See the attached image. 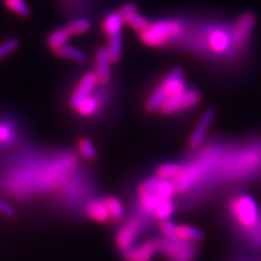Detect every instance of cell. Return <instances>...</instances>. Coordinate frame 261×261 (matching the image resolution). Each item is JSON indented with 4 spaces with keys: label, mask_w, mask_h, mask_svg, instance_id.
<instances>
[{
    "label": "cell",
    "mask_w": 261,
    "mask_h": 261,
    "mask_svg": "<svg viewBox=\"0 0 261 261\" xmlns=\"http://www.w3.org/2000/svg\"><path fill=\"white\" fill-rule=\"evenodd\" d=\"M182 32L180 22L174 19H163L150 23L149 28L140 33V39L144 44L151 47H161L179 37Z\"/></svg>",
    "instance_id": "4"
},
{
    "label": "cell",
    "mask_w": 261,
    "mask_h": 261,
    "mask_svg": "<svg viewBox=\"0 0 261 261\" xmlns=\"http://www.w3.org/2000/svg\"><path fill=\"white\" fill-rule=\"evenodd\" d=\"M143 228H144V220L142 218H130L117 231L115 237L116 247L122 252L127 248L135 246V242L143 231Z\"/></svg>",
    "instance_id": "7"
},
{
    "label": "cell",
    "mask_w": 261,
    "mask_h": 261,
    "mask_svg": "<svg viewBox=\"0 0 261 261\" xmlns=\"http://www.w3.org/2000/svg\"><path fill=\"white\" fill-rule=\"evenodd\" d=\"M55 52H56L57 56L67 58V60H70L74 62H85V60H86V55H85L83 51L68 44L60 48H57Z\"/></svg>",
    "instance_id": "21"
},
{
    "label": "cell",
    "mask_w": 261,
    "mask_h": 261,
    "mask_svg": "<svg viewBox=\"0 0 261 261\" xmlns=\"http://www.w3.org/2000/svg\"><path fill=\"white\" fill-rule=\"evenodd\" d=\"M112 58L109 56L107 47H100L96 55V73L98 80L100 84H106L110 77V65H112Z\"/></svg>",
    "instance_id": "12"
},
{
    "label": "cell",
    "mask_w": 261,
    "mask_h": 261,
    "mask_svg": "<svg viewBox=\"0 0 261 261\" xmlns=\"http://www.w3.org/2000/svg\"><path fill=\"white\" fill-rule=\"evenodd\" d=\"M70 39V34L65 28L56 29L55 32H52L50 37L47 39V44L52 50L56 51L57 48H60L64 45L68 44V40Z\"/></svg>",
    "instance_id": "20"
},
{
    "label": "cell",
    "mask_w": 261,
    "mask_h": 261,
    "mask_svg": "<svg viewBox=\"0 0 261 261\" xmlns=\"http://www.w3.org/2000/svg\"><path fill=\"white\" fill-rule=\"evenodd\" d=\"M99 84V80H98L97 75L94 71H90V73L85 74L83 79L80 80L79 85L75 89V91L71 94L70 97V107L73 109H76L77 106L83 102V100L86 99L87 97H90L91 94H93L94 89L97 87V85Z\"/></svg>",
    "instance_id": "9"
},
{
    "label": "cell",
    "mask_w": 261,
    "mask_h": 261,
    "mask_svg": "<svg viewBox=\"0 0 261 261\" xmlns=\"http://www.w3.org/2000/svg\"><path fill=\"white\" fill-rule=\"evenodd\" d=\"M0 214L3 217L12 219V218L16 217V211L11 204L8 203L5 200H3V198H0Z\"/></svg>",
    "instance_id": "29"
},
{
    "label": "cell",
    "mask_w": 261,
    "mask_h": 261,
    "mask_svg": "<svg viewBox=\"0 0 261 261\" xmlns=\"http://www.w3.org/2000/svg\"><path fill=\"white\" fill-rule=\"evenodd\" d=\"M15 138V128L10 123H0V144H8Z\"/></svg>",
    "instance_id": "28"
},
{
    "label": "cell",
    "mask_w": 261,
    "mask_h": 261,
    "mask_svg": "<svg viewBox=\"0 0 261 261\" xmlns=\"http://www.w3.org/2000/svg\"><path fill=\"white\" fill-rule=\"evenodd\" d=\"M100 106H102V102H100L99 96H98V94H91L90 97H87L86 99L83 100L75 110H76L81 116L89 117L94 115V114L99 110Z\"/></svg>",
    "instance_id": "18"
},
{
    "label": "cell",
    "mask_w": 261,
    "mask_h": 261,
    "mask_svg": "<svg viewBox=\"0 0 261 261\" xmlns=\"http://www.w3.org/2000/svg\"><path fill=\"white\" fill-rule=\"evenodd\" d=\"M254 24H255V18L252 14H244L237 19L236 23L233 24V37L238 48H243L249 41L250 35H252Z\"/></svg>",
    "instance_id": "10"
},
{
    "label": "cell",
    "mask_w": 261,
    "mask_h": 261,
    "mask_svg": "<svg viewBox=\"0 0 261 261\" xmlns=\"http://www.w3.org/2000/svg\"><path fill=\"white\" fill-rule=\"evenodd\" d=\"M65 29L69 33L70 37H73V35H81L90 31L91 22L87 18H77L71 21L70 23L65 27Z\"/></svg>",
    "instance_id": "22"
},
{
    "label": "cell",
    "mask_w": 261,
    "mask_h": 261,
    "mask_svg": "<svg viewBox=\"0 0 261 261\" xmlns=\"http://www.w3.org/2000/svg\"><path fill=\"white\" fill-rule=\"evenodd\" d=\"M86 214L91 220L96 221V223H109V221H112L103 198L89 202L86 205Z\"/></svg>",
    "instance_id": "13"
},
{
    "label": "cell",
    "mask_w": 261,
    "mask_h": 261,
    "mask_svg": "<svg viewBox=\"0 0 261 261\" xmlns=\"http://www.w3.org/2000/svg\"><path fill=\"white\" fill-rule=\"evenodd\" d=\"M224 214L232 227L234 238L248 232L261 223V205L244 192L228 195L224 203Z\"/></svg>",
    "instance_id": "2"
},
{
    "label": "cell",
    "mask_w": 261,
    "mask_h": 261,
    "mask_svg": "<svg viewBox=\"0 0 261 261\" xmlns=\"http://www.w3.org/2000/svg\"><path fill=\"white\" fill-rule=\"evenodd\" d=\"M201 102V94L195 89H187L184 92L177 96L169 97L160 109V112L165 115H172L184 110L191 109Z\"/></svg>",
    "instance_id": "6"
},
{
    "label": "cell",
    "mask_w": 261,
    "mask_h": 261,
    "mask_svg": "<svg viewBox=\"0 0 261 261\" xmlns=\"http://www.w3.org/2000/svg\"><path fill=\"white\" fill-rule=\"evenodd\" d=\"M117 12H119L120 16H121L123 21L126 22L130 16L137 14V6L135 4H132V3H127V4L122 5Z\"/></svg>",
    "instance_id": "30"
},
{
    "label": "cell",
    "mask_w": 261,
    "mask_h": 261,
    "mask_svg": "<svg viewBox=\"0 0 261 261\" xmlns=\"http://www.w3.org/2000/svg\"><path fill=\"white\" fill-rule=\"evenodd\" d=\"M3 2H4V5L10 11L14 12L17 16L28 17L29 14H31V10H29V6L25 3V0H3Z\"/></svg>",
    "instance_id": "23"
},
{
    "label": "cell",
    "mask_w": 261,
    "mask_h": 261,
    "mask_svg": "<svg viewBox=\"0 0 261 261\" xmlns=\"http://www.w3.org/2000/svg\"><path fill=\"white\" fill-rule=\"evenodd\" d=\"M213 143L184 165L174 180L179 195L203 200L223 188H242L261 182V138L241 144Z\"/></svg>",
    "instance_id": "1"
},
{
    "label": "cell",
    "mask_w": 261,
    "mask_h": 261,
    "mask_svg": "<svg viewBox=\"0 0 261 261\" xmlns=\"http://www.w3.org/2000/svg\"><path fill=\"white\" fill-rule=\"evenodd\" d=\"M19 42L17 39H8V40L0 42V61L4 60L12 52H15L18 48Z\"/></svg>",
    "instance_id": "27"
},
{
    "label": "cell",
    "mask_w": 261,
    "mask_h": 261,
    "mask_svg": "<svg viewBox=\"0 0 261 261\" xmlns=\"http://www.w3.org/2000/svg\"><path fill=\"white\" fill-rule=\"evenodd\" d=\"M160 250V238H149L145 242L122 250L125 261H151Z\"/></svg>",
    "instance_id": "8"
},
{
    "label": "cell",
    "mask_w": 261,
    "mask_h": 261,
    "mask_svg": "<svg viewBox=\"0 0 261 261\" xmlns=\"http://www.w3.org/2000/svg\"><path fill=\"white\" fill-rule=\"evenodd\" d=\"M213 121L214 112L213 110H207V112L201 116L200 121L197 122V126H196L194 132L191 133L190 139H189V145H190L191 149H197L202 145V143H203L205 136H207L208 130H210L211 125Z\"/></svg>",
    "instance_id": "11"
},
{
    "label": "cell",
    "mask_w": 261,
    "mask_h": 261,
    "mask_svg": "<svg viewBox=\"0 0 261 261\" xmlns=\"http://www.w3.org/2000/svg\"><path fill=\"white\" fill-rule=\"evenodd\" d=\"M103 200L112 221H121L125 218V208L119 198L114 196H107V197H103Z\"/></svg>",
    "instance_id": "19"
},
{
    "label": "cell",
    "mask_w": 261,
    "mask_h": 261,
    "mask_svg": "<svg viewBox=\"0 0 261 261\" xmlns=\"http://www.w3.org/2000/svg\"><path fill=\"white\" fill-rule=\"evenodd\" d=\"M123 24H125V21H123L119 12H113V14H109L104 18L102 27L108 37L112 38L121 35V29Z\"/></svg>",
    "instance_id": "17"
},
{
    "label": "cell",
    "mask_w": 261,
    "mask_h": 261,
    "mask_svg": "<svg viewBox=\"0 0 261 261\" xmlns=\"http://www.w3.org/2000/svg\"><path fill=\"white\" fill-rule=\"evenodd\" d=\"M159 253L162 254L166 261H196L198 249L194 243L162 237L160 238Z\"/></svg>",
    "instance_id": "5"
},
{
    "label": "cell",
    "mask_w": 261,
    "mask_h": 261,
    "mask_svg": "<svg viewBox=\"0 0 261 261\" xmlns=\"http://www.w3.org/2000/svg\"><path fill=\"white\" fill-rule=\"evenodd\" d=\"M77 149H79V152L84 156L85 159L94 160L97 158V151L96 149H94V145L89 139L86 138L80 139L79 143H77Z\"/></svg>",
    "instance_id": "26"
},
{
    "label": "cell",
    "mask_w": 261,
    "mask_h": 261,
    "mask_svg": "<svg viewBox=\"0 0 261 261\" xmlns=\"http://www.w3.org/2000/svg\"><path fill=\"white\" fill-rule=\"evenodd\" d=\"M238 261H250V260H238Z\"/></svg>",
    "instance_id": "31"
},
{
    "label": "cell",
    "mask_w": 261,
    "mask_h": 261,
    "mask_svg": "<svg viewBox=\"0 0 261 261\" xmlns=\"http://www.w3.org/2000/svg\"><path fill=\"white\" fill-rule=\"evenodd\" d=\"M182 169H184V163L179 162H166L160 165L156 168V177L166 179V180L174 181L181 174Z\"/></svg>",
    "instance_id": "16"
},
{
    "label": "cell",
    "mask_w": 261,
    "mask_h": 261,
    "mask_svg": "<svg viewBox=\"0 0 261 261\" xmlns=\"http://www.w3.org/2000/svg\"><path fill=\"white\" fill-rule=\"evenodd\" d=\"M125 23L128 24L129 27L133 29V31L138 32L139 34L140 33L144 32L145 29H148L150 25V22L148 21V19H146L145 17H143V16H140L138 12L130 16V17L127 19Z\"/></svg>",
    "instance_id": "25"
},
{
    "label": "cell",
    "mask_w": 261,
    "mask_h": 261,
    "mask_svg": "<svg viewBox=\"0 0 261 261\" xmlns=\"http://www.w3.org/2000/svg\"><path fill=\"white\" fill-rule=\"evenodd\" d=\"M187 83L184 79V73L180 68L173 69L167 76L163 79L161 85L155 90V92L149 97L148 102L145 104L146 110L150 113L158 112L161 109L163 103L168 99L169 97L177 96L187 90Z\"/></svg>",
    "instance_id": "3"
},
{
    "label": "cell",
    "mask_w": 261,
    "mask_h": 261,
    "mask_svg": "<svg viewBox=\"0 0 261 261\" xmlns=\"http://www.w3.org/2000/svg\"><path fill=\"white\" fill-rule=\"evenodd\" d=\"M175 237H177V240L184 241V242L197 244L203 240V232L198 228L190 226V225H177Z\"/></svg>",
    "instance_id": "15"
},
{
    "label": "cell",
    "mask_w": 261,
    "mask_h": 261,
    "mask_svg": "<svg viewBox=\"0 0 261 261\" xmlns=\"http://www.w3.org/2000/svg\"><path fill=\"white\" fill-rule=\"evenodd\" d=\"M236 240L252 252H261V223L248 232L241 234Z\"/></svg>",
    "instance_id": "14"
},
{
    "label": "cell",
    "mask_w": 261,
    "mask_h": 261,
    "mask_svg": "<svg viewBox=\"0 0 261 261\" xmlns=\"http://www.w3.org/2000/svg\"><path fill=\"white\" fill-rule=\"evenodd\" d=\"M108 52H109V56L112 58V62H117L121 57L122 52V40L121 35H117V37L109 38L108 41Z\"/></svg>",
    "instance_id": "24"
}]
</instances>
